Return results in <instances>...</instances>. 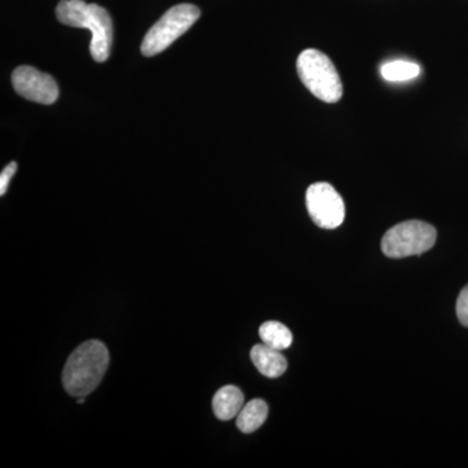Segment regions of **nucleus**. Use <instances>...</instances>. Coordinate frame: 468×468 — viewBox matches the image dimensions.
Here are the masks:
<instances>
[{
  "mask_svg": "<svg viewBox=\"0 0 468 468\" xmlns=\"http://www.w3.org/2000/svg\"><path fill=\"white\" fill-rule=\"evenodd\" d=\"M77 402H79V403H80V405H82V403H84V402H85V399H82V397H80V399H79V401H77Z\"/></svg>",
  "mask_w": 468,
  "mask_h": 468,
  "instance_id": "2eb2a0df",
  "label": "nucleus"
},
{
  "mask_svg": "<svg viewBox=\"0 0 468 468\" xmlns=\"http://www.w3.org/2000/svg\"><path fill=\"white\" fill-rule=\"evenodd\" d=\"M250 356L255 367L266 378H280L288 368V362L280 350L267 346L266 344L255 345L251 349Z\"/></svg>",
  "mask_w": 468,
  "mask_h": 468,
  "instance_id": "6e6552de",
  "label": "nucleus"
},
{
  "mask_svg": "<svg viewBox=\"0 0 468 468\" xmlns=\"http://www.w3.org/2000/svg\"><path fill=\"white\" fill-rule=\"evenodd\" d=\"M457 316L461 324L468 328V284L462 289L458 297Z\"/></svg>",
  "mask_w": 468,
  "mask_h": 468,
  "instance_id": "ddd939ff",
  "label": "nucleus"
},
{
  "mask_svg": "<svg viewBox=\"0 0 468 468\" xmlns=\"http://www.w3.org/2000/svg\"><path fill=\"white\" fill-rule=\"evenodd\" d=\"M306 206L314 223L323 229H335L344 223L345 203L331 184L311 185L306 192Z\"/></svg>",
  "mask_w": 468,
  "mask_h": 468,
  "instance_id": "423d86ee",
  "label": "nucleus"
},
{
  "mask_svg": "<svg viewBox=\"0 0 468 468\" xmlns=\"http://www.w3.org/2000/svg\"><path fill=\"white\" fill-rule=\"evenodd\" d=\"M419 73H420V68L418 64L409 63V61H392L381 67V75L385 80L392 82L408 81L418 77Z\"/></svg>",
  "mask_w": 468,
  "mask_h": 468,
  "instance_id": "f8f14e48",
  "label": "nucleus"
},
{
  "mask_svg": "<svg viewBox=\"0 0 468 468\" xmlns=\"http://www.w3.org/2000/svg\"><path fill=\"white\" fill-rule=\"evenodd\" d=\"M268 417V406L263 399H252L237 415V427L243 433H252L263 426Z\"/></svg>",
  "mask_w": 468,
  "mask_h": 468,
  "instance_id": "9d476101",
  "label": "nucleus"
},
{
  "mask_svg": "<svg viewBox=\"0 0 468 468\" xmlns=\"http://www.w3.org/2000/svg\"><path fill=\"white\" fill-rule=\"evenodd\" d=\"M435 227L420 220H409L397 224L384 234L381 250L388 258H401L421 255L435 246Z\"/></svg>",
  "mask_w": 468,
  "mask_h": 468,
  "instance_id": "20e7f679",
  "label": "nucleus"
},
{
  "mask_svg": "<svg viewBox=\"0 0 468 468\" xmlns=\"http://www.w3.org/2000/svg\"><path fill=\"white\" fill-rule=\"evenodd\" d=\"M12 85L18 95L41 104H54L58 98L57 81L36 68L21 66L14 70Z\"/></svg>",
  "mask_w": 468,
  "mask_h": 468,
  "instance_id": "0eeeda50",
  "label": "nucleus"
},
{
  "mask_svg": "<svg viewBox=\"0 0 468 468\" xmlns=\"http://www.w3.org/2000/svg\"><path fill=\"white\" fill-rule=\"evenodd\" d=\"M199 17L201 9L187 3L168 9L144 36L141 51L144 57H155L186 33Z\"/></svg>",
  "mask_w": 468,
  "mask_h": 468,
  "instance_id": "39448f33",
  "label": "nucleus"
},
{
  "mask_svg": "<svg viewBox=\"0 0 468 468\" xmlns=\"http://www.w3.org/2000/svg\"><path fill=\"white\" fill-rule=\"evenodd\" d=\"M298 76L314 97L325 103L343 98V82L331 58L319 50H304L297 60Z\"/></svg>",
  "mask_w": 468,
  "mask_h": 468,
  "instance_id": "7ed1b4c3",
  "label": "nucleus"
},
{
  "mask_svg": "<svg viewBox=\"0 0 468 468\" xmlns=\"http://www.w3.org/2000/svg\"><path fill=\"white\" fill-rule=\"evenodd\" d=\"M17 171V163L11 162L3 169L2 175H0V196H5L7 193L8 185L11 183L12 177Z\"/></svg>",
  "mask_w": 468,
  "mask_h": 468,
  "instance_id": "4468645a",
  "label": "nucleus"
},
{
  "mask_svg": "<svg viewBox=\"0 0 468 468\" xmlns=\"http://www.w3.org/2000/svg\"><path fill=\"white\" fill-rule=\"evenodd\" d=\"M245 406V397L241 390L233 385L220 388L212 399V409L220 420L228 421L236 418Z\"/></svg>",
  "mask_w": 468,
  "mask_h": 468,
  "instance_id": "1a4fd4ad",
  "label": "nucleus"
},
{
  "mask_svg": "<svg viewBox=\"0 0 468 468\" xmlns=\"http://www.w3.org/2000/svg\"><path fill=\"white\" fill-rule=\"evenodd\" d=\"M57 17L64 26L90 30L92 58L98 63L109 58L113 27L106 9L94 3L88 5L84 0H61L57 7Z\"/></svg>",
  "mask_w": 468,
  "mask_h": 468,
  "instance_id": "f03ea898",
  "label": "nucleus"
},
{
  "mask_svg": "<svg viewBox=\"0 0 468 468\" xmlns=\"http://www.w3.org/2000/svg\"><path fill=\"white\" fill-rule=\"evenodd\" d=\"M110 365L106 345L98 340L86 341L68 358L63 371V384L67 393L85 397L100 387Z\"/></svg>",
  "mask_w": 468,
  "mask_h": 468,
  "instance_id": "f257e3e1",
  "label": "nucleus"
},
{
  "mask_svg": "<svg viewBox=\"0 0 468 468\" xmlns=\"http://www.w3.org/2000/svg\"><path fill=\"white\" fill-rule=\"evenodd\" d=\"M260 335L263 344L276 350L291 347L292 335L288 326L279 322H266L261 325Z\"/></svg>",
  "mask_w": 468,
  "mask_h": 468,
  "instance_id": "9b49d317",
  "label": "nucleus"
}]
</instances>
